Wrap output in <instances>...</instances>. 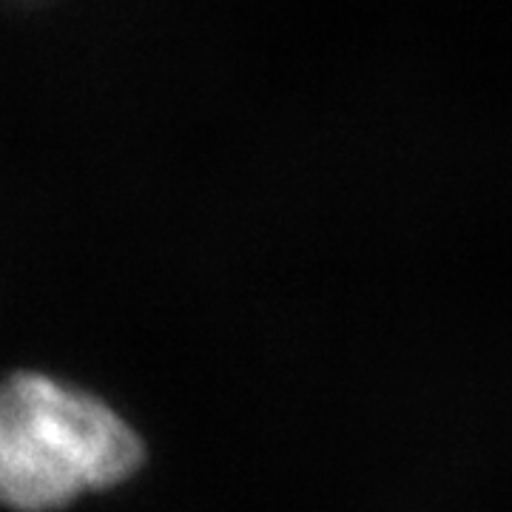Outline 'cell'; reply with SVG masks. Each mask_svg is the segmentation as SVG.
Segmentation results:
<instances>
[{
	"mask_svg": "<svg viewBox=\"0 0 512 512\" xmlns=\"http://www.w3.org/2000/svg\"><path fill=\"white\" fill-rule=\"evenodd\" d=\"M143 441L97 396L43 373L0 382V504L49 512L131 478Z\"/></svg>",
	"mask_w": 512,
	"mask_h": 512,
	"instance_id": "6da1fadb",
	"label": "cell"
}]
</instances>
